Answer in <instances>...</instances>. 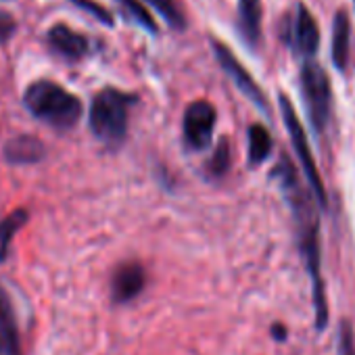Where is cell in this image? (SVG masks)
Instances as JSON below:
<instances>
[{"label":"cell","instance_id":"7c38bea8","mask_svg":"<svg viewBox=\"0 0 355 355\" xmlns=\"http://www.w3.org/2000/svg\"><path fill=\"white\" fill-rule=\"evenodd\" d=\"M239 32L251 49L259 46V42H261V0H239Z\"/></svg>","mask_w":355,"mask_h":355},{"label":"cell","instance_id":"5bb4252c","mask_svg":"<svg viewBox=\"0 0 355 355\" xmlns=\"http://www.w3.org/2000/svg\"><path fill=\"white\" fill-rule=\"evenodd\" d=\"M247 140H249V165L255 167V165H261L263 161H268V157L272 155V146H274V140L270 136V132L266 130V125L261 123H253L249 125V132H247Z\"/></svg>","mask_w":355,"mask_h":355},{"label":"cell","instance_id":"8992f818","mask_svg":"<svg viewBox=\"0 0 355 355\" xmlns=\"http://www.w3.org/2000/svg\"><path fill=\"white\" fill-rule=\"evenodd\" d=\"M211 46H214V53H216V59H218L220 67L228 73V78L234 82V86H236V88L255 105V107H259L263 113H270L263 90L257 86V82L251 78V73L245 69V65L232 55V51H230L224 42H220V40H211Z\"/></svg>","mask_w":355,"mask_h":355},{"label":"cell","instance_id":"30bf717a","mask_svg":"<svg viewBox=\"0 0 355 355\" xmlns=\"http://www.w3.org/2000/svg\"><path fill=\"white\" fill-rule=\"evenodd\" d=\"M349 49H351V21H349V13L340 9L336 11L332 21V44H330L332 63L338 71H345L349 65Z\"/></svg>","mask_w":355,"mask_h":355},{"label":"cell","instance_id":"d6986e66","mask_svg":"<svg viewBox=\"0 0 355 355\" xmlns=\"http://www.w3.org/2000/svg\"><path fill=\"white\" fill-rule=\"evenodd\" d=\"M71 5H76L78 9H82V11H86L88 15H92L96 21H101L103 26H109V28H113V15H111V11L109 9H105L103 5H98V3H94V0H69Z\"/></svg>","mask_w":355,"mask_h":355},{"label":"cell","instance_id":"6da1fadb","mask_svg":"<svg viewBox=\"0 0 355 355\" xmlns=\"http://www.w3.org/2000/svg\"><path fill=\"white\" fill-rule=\"evenodd\" d=\"M24 105L55 128H71L82 117V101L53 80H36L24 92Z\"/></svg>","mask_w":355,"mask_h":355},{"label":"cell","instance_id":"2e32d148","mask_svg":"<svg viewBox=\"0 0 355 355\" xmlns=\"http://www.w3.org/2000/svg\"><path fill=\"white\" fill-rule=\"evenodd\" d=\"M144 3H148L165 21L169 28L173 30H184L187 28V17H184V11L180 9V5L175 3V0H144Z\"/></svg>","mask_w":355,"mask_h":355},{"label":"cell","instance_id":"603a6c76","mask_svg":"<svg viewBox=\"0 0 355 355\" xmlns=\"http://www.w3.org/2000/svg\"><path fill=\"white\" fill-rule=\"evenodd\" d=\"M3 347H5V343H3V336H0V351H3Z\"/></svg>","mask_w":355,"mask_h":355},{"label":"cell","instance_id":"5b68a950","mask_svg":"<svg viewBox=\"0 0 355 355\" xmlns=\"http://www.w3.org/2000/svg\"><path fill=\"white\" fill-rule=\"evenodd\" d=\"M218 121V111L209 101H195L184 111L182 119V136L189 148L205 150L214 138Z\"/></svg>","mask_w":355,"mask_h":355},{"label":"cell","instance_id":"ffe728a7","mask_svg":"<svg viewBox=\"0 0 355 355\" xmlns=\"http://www.w3.org/2000/svg\"><path fill=\"white\" fill-rule=\"evenodd\" d=\"M338 355H355V336H353V328H351L347 322L340 324Z\"/></svg>","mask_w":355,"mask_h":355},{"label":"cell","instance_id":"7402d4cb","mask_svg":"<svg viewBox=\"0 0 355 355\" xmlns=\"http://www.w3.org/2000/svg\"><path fill=\"white\" fill-rule=\"evenodd\" d=\"M272 336H274L276 340H286V336H288V332H286V328H284V326H280V324H276V326L272 328Z\"/></svg>","mask_w":355,"mask_h":355},{"label":"cell","instance_id":"3957f363","mask_svg":"<svg viewBox=\"0 0 355 355\" xmlns=\"http://www.w3.org/2000/svg\"><path fill=\"white\" fill-rule=\"evenodd\" d=\"M299 84H301V98L305 103V111L309 117V123L315 134H322L330 121L332 115V88L330 78L324 71L322 65L307 59L301 65L299 71Z\"/></svg>","mask_w":355,"mask_h":355},{"label":"cell","instance_id":"7a4b0ae2","mask_svg":"<svg viewBox=\"0 0 355 355\" xmlns=\"http://www.w3.org/2000/svg\"><path fill=\"white\" fill-rule=\"evenodd\" d=\"M134 103H136L134 94H128L111 86L96 92L88 113V123L92 134L109 146L121 144L128 134V119Z\"/></svg>","mask_w":355,"mask_h":355},{"label":"cell","instance_id":"44dd1931","mask_svg":"<svg viewBox=\"0 0 355 355\" xmlns=\"http://www.w3.org/2000/svg\"><path fill=\"white\" fill-rule=\"evenodd\" d=\"M15 32H17V21L11 15L0 11V44H5L7 40H11Z\"/></svg>","mask_w":355,"mask_h":355},{"label":"cell","instance_id":"277c9868","mask_svg":"<svg viewBox=\"0 0 355 355\" xmlns=\"http://www.w3.org/2000/svg\"><path fill=\"white\" fill-rule=\"evenodd\" d=\"M278 105H280V113H282V119H284V125H286V132L291 134V142H293V148L299 157V163L303 167V173L307 178V184L313 193V199L315 203L320 205V209H326L328 207V195H326V189H324V182H322V175H320V169L315 165V159L311 155V146H309V140H307V134L303 130V123L293 107V103L288 101V96L280 94L278 96Z\"/></svg>","mask_w":355,"mask_h":355},{"label":"cell","instance_id":"ba28073f","mask_svg":"<svg viewBox=\"0 0 355 355\" xmlns=\"http://www.w3.org/2000/svg\"><path fill=\"white\" fill-rule=\"evenodd\" d=\"M46 42L57 55H61L63 59H69V61H78V59L86 57L90 51L88 38L84 34L71 30L65 24H55L46 32Z\"/></svg>","mask_w":355,"mask_h":355},{"label":"cell","instance_id":"9c48e42d","mask_svg":"<svg viewBox=\"0 0 355 355\" xmlns=\"http://www.w3.org/2000/svg\"><path fill=\"white\" fill-rule=\"evenodd\" d=\"M146 276L140 263H121L111 278V297L115 303H128L138 297L144 288Z\"/></svg>","mask_w":355,"mask_h":355},{"label":"cell","instance_id":"8fae6325","mask_svg":"<svg viewBox=\"0 0 355 355\" xmlns=\"http://www.w3.org/2000/svg\"><path fill=\"white\" fill-rule=\"evenodd\" d=\"M5 159L13 165L36 163L44 157V144L32 134H19L5 144Z\"/></svg>","mask_w":355,"mask_h":355},{"label":"cell","instance_id":"52a82bcc","mask_svg":"<svg viewBox=\"0 0 355 355\" xmlns=\"http://www.w3.org/2000/svg\"><path fill=\"white\" fill-rule=\"evenodd\" d=\"M291 44L297 51V55H301L305 59H313L318 53V46H320V28L315 24V17L303 3L297 7Z\"/></svg>","mask_w":355,"mask_h":355},{"label":"cell","instance_id":"4fadbf2b","mask_svg":"<svg viewBox=\"0 0 355 355\" xmlns=\"http://www.w3.org/2000/svg\"><path fill=\"white\" fill-rule=\"evenodd\" d=\"M0 336H3L7 355H21L15 309H13L11 297H9V293L5 291L3 284H0Z\"/></svg>","mask_w":355,"mask_h":355},{"label":"cell","instance_id":"ac0fdd59","mask_svg":"<svg viewBox=\"0 0 355 355\" xmlns=\"http://www.w3.org/2000/svg\"><path fill=\"white\" fill-rule=\"evenodd\" d=\"M230 161H232V155H230V142L228 138H220V144L216 146L207 167L214 175H224L228 169H230Z\"/></svg>","mask_w":355,"mask_h":355},{"label":"cell","instance_id":"9a60e30c","mask_svg":"<svg viewBox=\"0 0 355 355\" xmlns=\"http://www.w3.org/2000/svg\"><path fill=\"white\" fill-rule=\"evenodd\" d=\"M28 220H30V214L26 209H15L13 214H9L3 222H0V263L7 261L11 243H13L15 234L28 224Z\"/></svg>","mask_w":355,"mask_h":355},{"label":"cell","instance_id":"e0dca14e","mask_svg":"<svg viewBox=\"0 0 355 355\" xmlns=\"http://www.w3.org/2000/svg\"><path fill=\"white\" fill-rule=\"evenodd\" d=\"M115 3H119V7L123 9V13H125L134 24H138L142 30H146V32H150V34H157V32H159L157 21L153 19V15L148 13V9L140 3V0H115Z\"/></svg>","mask_w":355,"mask_h":355}]
</instances>
